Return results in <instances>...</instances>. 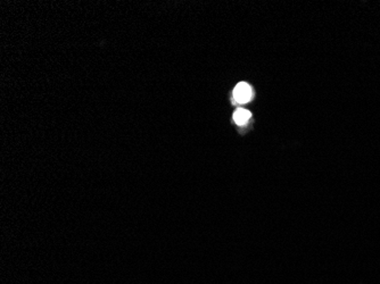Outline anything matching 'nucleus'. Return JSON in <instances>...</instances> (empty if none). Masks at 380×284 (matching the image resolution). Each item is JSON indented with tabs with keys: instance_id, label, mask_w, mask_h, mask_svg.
<instances>
[{
	"instance_id": "f257e3e1",
	"label": "nucleus",
	"mask_w": 380,
	"mask_h": 284,
	"mask_svg": "<svg viewBox=\"0 0 380 284\" xmlns=\"http://www.w3.org/2000/svg\"><path fill=\"white\" fill-rule=\"evenodd\" d=\"M253 92H252L251 86L247 83H239L236 86V89L233 90V99H235L238 104H246L252 99Z\"/></svg>"
},
{
	"instance_id": "f03ea898",
	"label": "nucleus",
	"mask_w": 380,
	"mask_h": 284,
	"mask_svg": "<svg viewBox=\"0 0 380 284\" xmlns=\"http://www.w3.org/2000/svg\"><path fill=\"white\" fill-rule=\"evenodd\" d=\"M250 118H251V113L243 108L237 109L235 114H233V119H235V122L238 125L246 124V123L250 121Z\"/></svg>"
}]
</instances>
